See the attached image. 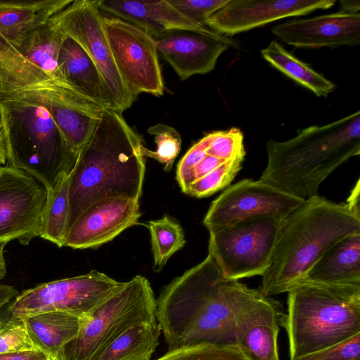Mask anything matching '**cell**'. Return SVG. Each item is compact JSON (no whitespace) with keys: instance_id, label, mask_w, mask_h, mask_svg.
I'll use <instances>...</instances> for the list:
<instances>
[{"instance_id":"cell-9","label":"cell","mask_w":360,"mask_h":360,"mask_svg":"<svg viewBox=\"0 0 360 360\" xmlns=\"http://www.w3.org/2000/svg\"><path fill=\"white\" fill-rule=\"evenodd\" d=\"M122 282L97 270L44 283L18 295L1 313L25 316L61 311L88 318Z\"/></svg>"},{"instance_id":"cell-30","label":"cell","mask_w":360,"mask_h":360,"mask_svg":"<svg viewBox=\"0 0 360 360\" xmlns=\"http://www.w3.org/2000/svg\"><path fill=\"white\" fill-rule=\"evenodd\" d=\"M155 360H248L238 344L200 343L167 352Z\"/></svg>"},{"instance_id":"cell-32","label":"cell","mask_w":360,"mask_h":360,"mask_svg":"<svg viewBox=\"0 0 360 360\" xmlns=\"http://www.w3.org/2000/svg\"><path fill=\"white\" fill-rule=\"evenodd\" d=\"M147 131L155 136L157 148L151 150L143 145L141 148L142 155L156 160L164 165L165 171L169 172L181 150V138L179 133L174 128L164 124L153 125Z\"/></svg>"},{"instance_id":"cell-35","label":"cell","mask_w":360,"mask_h":360,"mask_svg":"<svg viewBox=\"0 0 360 360\" xmlns=\"http://www.w3.org/2000/svg\"><path fill=\"white\" fill-rule=\"evenodd\" d=\"M229 1L169 0V2L188 19L199 25L206 26L208 18L225 6Z\"/></svg>"},{"instance_id":"cell-18","label":"cell","mask_w":360,"mask_h":360,"mask_svg":"<svg viewBox=\"0 0 360 360\" xmlns=\"http://www.w3.org/2000/svg\"><path fill=\"white\" fill-rule=\"evenodd\" d=\"M98 8L137 26L152 38L174 30H212L188 19L169 0H98Z\"/></svg>"},{"instance_id":"cell-4","label":"cell","mask_w":360,"mask_h":360,"mask_svg":"<svg viewBox=\"0 0 360 360\" xmlns=\"http://www.w3.org/2000/svg\"><path fill=\"white\" fill-rule=\"evenodd\" d=\"M360 231V214L345 203L315 195L281 221L261 290L267 297L287 292L335 242Z\"/></svg>"},{"instance_id":"cell-24","label":"cell","mask_w":360,"mask_h":360,"mask_svg":"<svg viewBox=\"0 0 360 360\" xmlns=\"http://www.w3.org/2000/svg\"><path fill=\"white\" fill-rule=\"evenodd\" d=\"M65 36L50 18L25 36L16 48L27 60L59 84L75 91L65 81L58 63Z\"/></svg>"},{"instance_id":"cell-10","label":"cell","mask_w":360,"mask_h":360,"mask_svg":"<svg viewBox=\"0 0 360 360\" xmlns=\"http://www.w3.org/2000/svg\"><path fill=\"white\" fill-rule=\"evenodd\" d=\"M98 0H76L51 18L67 36L75 40L97 67L111 103L122 113L136 98L124 83L114 62L102 25Z\"/></svg>"},{"instance_id":"cell-5","label":"cell","mask_w":360,"mask_h":360,"mask_svg":"<svg viewBox=\"0 0 360 360\" xmlns=\"http://www.w3.org/2000/svg\"><path fill=\"white\" fill-rule=\"evenodd\" d=\"M288 292L285 329L290 360L360 333V285L301 282Z\"/></svg>"},{"instance_id":"cell-25","label":"cell","mask_w":360,"mask_h":360,"mask_svg":"<svg viewBox=\"0 0 360 360\" xmlns=\"http://www.w3.org/2000/svg\"><path fill=\"white\" fill-rule=\"evenodd\" d=\"M260 52L271 65L319 97H327L336 88L333 82L298 59L276 40L271 41Z\"/></svg>"},{"instance_id":"cell-29","label":"cell","mask_w":360,"mask_h":360,"mask_svg":"<svg viewBox=\"0 0 360 360\" xmlns=\"http://www.w3.org/2000/svg\"><path fill=\"white\" fill-rule=\"evenodd\" d=\"M278 332L279 325H256L245 333L238 345L248 360H280Z\"/></svg>"},{"instance_id":"cell-21","label":"cell","mask_w":360,"mask_h":360,"mask_svg":"<svg viewBox=\"0 0 360 360\" xmlns=\"http://www.w3.org/2000/svg\"><path fill=\"white\" fill-rule=\"evenodd\" d=\"M301 282L360 285V231L331 245L298 283Z\"/></svg>"},{"instance_id":"cell-20","label":"cell","mask_w":360,"mask_h":360,"mask_svg":"<svg viewBox=\"0 0 360 360\" xmlns=\"http://www.w3.org/2000/svg\"><path fill=\"white\" fill-rule=\"evenodd\" d=\"M58 63L65 81L72 89L101 108L111 110L97 67L84 49L67 35L60 48Z\"/></svg>"},{"instance_id":"cell-34","label":"cell","mask_w":360,"mask_h":360,"mask_svg":"<svg viewBox=\"0 0 360 360\" xmlns=\"http://www.w3.org/2000/svg\"><path fill=\"white\" fill-rule=\"evenodd\" d=\"M292 360H360V333L342 342Z\"/></svg>"},{"instance_id":"cell-23","label":"cell","mask_w":360,"mask_h":360,"mask_svg":"<svg viewBox=\"0 0 360 360\" xmlns=\"http://www.w3.org/2000/svg\"><path fill=\"white\" fill-rule=\"evenodd\" d=\"M20 316L35 348L51 358L78 334L87 319L61 311Z\"/></svg>"},{"instance_id":"cell-28","label":"cell","mask_w":360,"mask_h":360,"mask_svg":"<svg viewBox=\"0 0 360 360\" xmlns=\"http://www.w3.org/2000/svg\"><path fill=\"white\" fill-rule=\"evenodd\" d=\"M147 227L151 238L153 271L159 272L171 256L184 246V234L181 225L167 214L149 221Z\"/></svg>"},{"instance_id":"cell-22","label":"cell","mask_w":360,"mask_h":360,"mask_svg":"<svg viewBox=\"0 0 360 360\" xmlns=\"http://www.w3.org/2000/svg\"><path fill=\"white\" fill-rule=\"evenodd\" d=\"M72 2V0H0V34L16 47L30 32Z\"/></svg>"},{"instance_id":"cell-38","label":"cell","mask_w":360,"mask_h":360,"mask_svg":"<svg viewBox=\"0 0 360 360\" xmlns=\"http://www.w3.org/2000/svg\"><path fill=\"white\" fill-rule=\"evenodd\" d=\"M0 360H53L44 352L35 349L0 354Z\"/></svg>"},{"instance_id":"cell-39","label":"cell","mask_w":360,"mask_h":360,"mask_svg":"<svg viewBox=\"0 0 360 360\" xmlns=\"http://www.w3.org/2000/svg\"><path fill=\"white\" fill-rule=\"evenodd\" d=\"M18 295V290L14 287L0 284V312Z\"/></svg>"},{"instance_id":"cell-36","label":"cell","mask_w":360,"mask_h":360,"mask_svg":"<svg viewBox=\"0 0 360 360\" xmlns=\"http://www.w3.org/2000/svg\"><path fill=\"white\" fill-rule=\"evenodd\" d=\"M207 134L196 142L179 161L176 169V180L181 191L186 194L191 173L207 154Z\"/></svg>"},{"instance_id":"cell-41","label":"cell","mask_w":360,"mask_h":360,"mask_svg":"<svg viewBox=\"0 0 360 360\" xmlns=\"http://www.w3.org/2000/svg\"><path fill=\"white\" fill-rule=\"evenodd\" d=\"M340 11L347 13H359L360 2L359 0H341Z\"/></svg>"},{"instance_id":"cell-7","label":"cell","mask_w":360,"mask_h":360,"mask_svg":"<svg viewBox=\"0 0 360 360\" xmlns=\"http://www.w3.org/2000/svg\"><path fill=\"white\" fill-rule=\"evenodd\" d=\"M156 298L149 281L137 275L122 282L82 324L53 360H96L129 328L156 321Z\"/></svg>"},{"instance_id":"cell-26","label":"cell","mask_w":360,"mask_h":360,"mask_svg":"<svg viewBox=\"0 0 360 360\" xmlns=\"http://www.w3.org/2000/svg\"><path fill=\"white\" fill-rule=\"evenodd\" d=\"M161 333L157 321L133 326L107 346L96 360H151Z\"/></svg>"},{"instance_id":"cell-16","label":"cell","mask_w":360,"mask_h":360,"mask_svg":"<svg viewBox=\"0 0 360 360\" xmlns=\"http://www.w3.org/2000/svg\"><path fill=\"white\" fill-rule=\"evenodd\" d=\"M139 200L112 197L97 201L77 219L65 235L63 246L97 248L138 223Z\"/></svg>"},{"instance_id":"cell-27","label":"cell","mask_w":360,"mask_h":360,"mask_svg":"<svg viewBox=\"0 0 360 360\" xmlns=\"http://www.w3.org/2000/svg\"><path fill=\"white\" fill-rule=\"evenodd\" d=\"M69 174H63L54 187L47 191L41 217L40 237L63 247L69 212Z\"/></svg>"},{"instance_id":"cell-17","label":"cell","mask_w":360,"mask_h":360,"mask_svg":"<svg viewBox=\"0 0 360 360\" xmlns=\"http://www.w3.org/2000/svg\"><path fill=\"white\" fill-rule=\"evenodd\" d=\"M272 33L297 48L356 46L360 43V13L338 11L274 25Z\"/></svg>"},{"instance_id":"cell-1","label":"cell","mask_w":360,"mask_h":360,"mask_svg":"<svg viewBox=\"0 0 360 360\" xmlns=\"http://www.w3.org/2000/svg\"><path fill=\"white\" fill-rule=\"evenodd\" d=\"M283 315L280 303L261 289L225 278L209 255L156 298V320L168 350L200 343L238 344L250 328L280 326Z\"/></svg>"},{"instance_id":"cell-13","label":"cell","mask_w":360,"mask_h":360,"mask_svg":"<svg viewBox=\"0 0 360 360\" xmlns=\"http://www.w3.org/2000/svg\"><path fill=\"white\" fill-rule=\"evenodd\" d=\"M303 201L261 179H245L228 186L212 202L203 224L210 231L249 217L282 220Z\"/></svg>"},{"instance_id":"cell-3","label":"cell","mask_w":360,"mask_h":360,"mask_svg":"<svg viewBox=\"0 0 360 360\" xmlns=\"http://www.w3.org/2000/svg\"><path fill=\"white\" fill-rule=\"evenodd\" d=\"M266 150L262 181L304 200L318 195L333 172L360 154V111L299 130L285 141L269 139Z\"/></svg>"},{"instance_id":"cell-33","label":"cell","mask_w":360,"mask_h":360,"mask_svg":"<svg viewBox=\"0 0 360 360\" xmlns=\"http://www.w3.org/2000/svg\"><path fill=\"white\" fill-rule=\"evenodd\" d=\"M35 349L22 317L0 312V354Z\"/></svg>"},{"instance_id":"cell-8","label":"cell","mask_w":360,"mask_h":360,"mask_svg":"<svg viewBox=\"0 0 360 360\" xmlns=\"http://www.w3.org/2000/svg\"><path fill=\"white\" fill-rule=\"evenodd\" d=\"M281 221L254 217L210 230L208 255L222 276L238 281L262 276L270 265Z\"/></svg>"},{"instance_id":"cell-6","label":"cell","mask_w":360,"mask_h":360,"mask_svg":"<svg viewBox=\"0 0 360 360\" xmlns=\"http://www.w3.org/2000/svg\"><path fill=\"white\" fill-rule=\"evenodd\" d=\"M0 129L10 166L27 172L46 190L72 169L77 155L41 105L2 98Z\"/></svg>"},{"instance_id":"cell-12","label":"cell","mask_w":360,"mask_h":360,"mask_svg":"<svg viewBox=\"0 0 360 360\" xmlns=\"http://www.w3.org/2000/svg\"><path fill=\"white\" fill-rule=\"evenodd\" d=\"M46 188L27 172L0 166V243L27 245L40 236Z\"/></svg>"},{"instance_id":"cell-43","label":"cell","mask_w":360,"mask_h":360,"mask_svg":"<svg viewBox=\"0 0 360 360\" xmlns=\"http://www.w3.org/2000/svg\"><path fill=\"white\" fill-rule=\"evenodd\" d=\"M7 161L6 152L4 137L0 129V166H3Z\"/></svg>"},{"instance_id":"cell-44","label":"cell","mask_w":360,"mask_h":360,"mask_svg":"<svg viewBox=\"0 0 360 360\" xmlns=\"http://www.w3.org/2000/svg\"><path fill=\"white\" fill-rule=\"evenodd\" d=\"M2 97H3V94H2V93H1V90H0V101H1V99L2 98Z\"/></svg>"},{"instance_id":"cell-14","label":"cell","mask_w":360,"mask_h":360,"mask_svg":"<svg viewBox=\"0 0 360 360\" xmlns=\"http://www.w3.org/2000/svg\"><path fill=\"white\" fill-rule=\"evenodd\" d=\"M158 51L181 80L214 69L217 60L236 42L213 30H174L153 37Z\"/></svg>"},{"instance_id":"cell-11","label":"cell","mask_w":360,"mask_h":360,"mask_svg":"<svg viewBox=\"0 0 360 360\" xmlns=\"http://www.w3.org/2000/svg\"><path fill=\"white\" fill-rule=\"evenodd\" d=\"M101 20L117 69L133 96H163L164 83L153 39L120 18L102 15Z\"/></svg>"},{"instance_id":"cell-37","label":"cell","mask_w":360,"mask_h":360,"mask_svg":"<svg viewBox=\"0 0 360 360\" xmlns=\"http://www.w3.org/2000/svg\"><path fill=\"white\" fill-rule=\"evenodd\" d=\"M225 162L226 161L221 160L207 152L205 158L193 169L189 180V186L191 184L205 176Z\"/></svg>"},{"instance_id":"cell-15","label":"cell","mask_w":360,"mask_h":360,"mask_svg":"<svg viewBox=\"0 0 360 360\" xmlns=\"http://www.w3.org/2000/svg\"><path fill=\"white\" fill-rule=\"evenodd\" d=\"M335 0H229L211 15L206 26L222 35H233L276 20L333 6Z\"/></svg>"},{"instance_id":"cell-31","label":"cell","mask_w":360,"mask_h":360,"mask_svg":"<svg viewBox=\"0 0 360 360\" xmlns=\"http://www.w3.org/2000/svg\"><path fill=\"white\" fill-rule=\"evenodd\" d=\"M245 153L226 161L191 184L186 194L204 198L226 188L242 167Z\"/></svg>"},{"instance_id":"cell-42","label":"cell","mask_w":360,"mask_h":360,"mask_svg":"<svg viewBox=\"0 0 360 360\" xmlns=\"http://www.w3.org/2000/svg\"><path fill=\"white\" fill-rule=\"evenodd\" d=\"M6 243H0V280L4 278L6 274V264L4 256V250Z\"/></svg>"},{"instance_id":"cell-40","label":"cell","mask_w":360,"mask_h":360,"mask_svg":"<svg viewBox=\"0 0 360 360\" xmlns=\"http://www.w3.org/2000/svg\"><path fill=\"white\" fill-rule=\"evenodd\" d=\"M359 193V179H358L345 202L353 212L358 214H360Z\"/></svg>"},{"instance_id":"cell-19","label":"cell","mask_w":360,"mask_h":360,"mask_svg":"<svg viewBox=\"0 0 360 360\" xmlns=\"http://www.w3.org/2000/svg\"><path fill=\"white\" fill-rule=\"evenodd\" d=\"M48 89L79 94L61 86L31 63L0 34V90L2 98L22 100Z\"/></svg>"},{"instance_id":"cell-2","label":"cell","mask_w":360,"mask_h":360,"mask_svg":"<svg viewBox=\"0 0 360 360\" xmlns=\"http://www.w3.org/2000/svg\"><path fill=\"white\" fill-rule=\"evenodd\" d=\"M142 138L122 113L103 109L69 174L67 231L90 205L103 199L140 200L146 172Z\"/></svg>"}]
</instances>
